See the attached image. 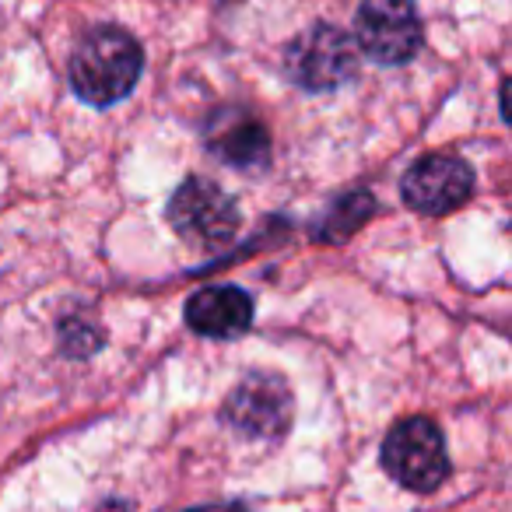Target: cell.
Here are the masks:
<instances>
[{
	"label": "cell",
	"mask_w": 512,
	"mask_h": 512,
	"mask_svg": "<svg viewBox=\"0 0 512 512\" xmlns=\"http://www.w3.org/2000/svg\"><path fill=\"white\" fill-rule=\"evenodd\" d=\"M186 323L204 337H239L253 323V299L235 285H207L186 302Z\"/></svg>",
	"instance_id": "9c48e42d"
},
{
	"label": "cell",
	"mask_w": 512,
	"mask_h": 512,
	"mask_svg": "<svg viewBox=\"0 0 512 512\" xmlns=\"http://www.w3.org/2000/svg\"><path fill=\"white\" fill-rule=\"evenodd\" d=\"M169 225L197 249H221L239 232V207L211 179L190 176L169 197Z\"/></svg>",
	"instance_id": "3957f363"
},
{
	"label": "cell",
	"mask_w": 512,
	"mask_h": 512,
	"mask_svg": "<svg viewBox=\"0 0 512 512\" xmlns=\"http://www.w3.org/2000/svg\"><path fill=\"white\" fill-rule=\"evenodd\" d=\"M383 467L397 484L411 491H435L449 477L446 439L428 418H404L383 442Z\"/></svg>",
	"instance_id": "277c9868"
},
{
	"label": "cell",
	"mask_w": 512,
	"mask_h": 512,
	"mask_svg": "<svg viewBox=\"0 0 512 512\" xmlns=\"http://www.w3.org/2000/svg\"><path fill=\"white\" fill-rule=\"evenodd\" d=\"M358 53L383 67H400L421 50V18L411 0H365L355 18Z\"/></svg>",
	"instance_id": "5b68a950"
},
{
	"label": "cell",
	"mask_w": 512,
	"mask_h": 512,
	"mask_svg": "<svg viewBox=\"0 0 512 512\" xmlns=\"http://www.w3.org/2000/svg\"><path fill=\"white\" fill-rule=\"evenodd\" d=\"M144 71V53L130 32L116 25L88 32L71 57V88L81 102L95 109L116 106L134 92Z\"/></svg>",
	"instance_id": "6da1fadb"
},
{
	"label": "cell",
	"mask_w": 512,
	"mask_h": 512,
	"mask_svg": "<svg viewBox=\"0 0 512 512\" xmlns=\"http://www.w3.org/2000/svg\"><path fill=\"white\" fill-rule=\"evenodd\" d=\"M474 193V169L460 155H425L404 172L400 197L418 214H449L463 207Z\"/></svg>",
	"instance_id": "52a82bcc"
},
{
	"label": "cell",
	"mask_w": 512,
	"mask_h": 512,
	"mask_svg": "<svg viewBox=\"0 0 512 512\" xmlns=\"http://www.w3.org/2000/svg\"><path fill=\"white\" fill-rule=\"evenodd\" d=\"M285 71L306 92H334L358 74V46L337 25H309L288 43Z\"/></svg>",
	"instance_id": "7a4b0ae2"
},
{
	"label": "cell",
	"mask_w": 512,
	"mask_h": 512,
	"mask_svg": "<svg viewBox=\"0 0 512 512\" xmlns=\"http://www.w3.org/2000/svg\"><path fill=\"white\" fill-rule=\"evenodd\" d=\"M221 421L246 439H278L292 425V390L281 376L253 372L228 393Z\"/></svg>",
	"instance_id": "8992f818"
},
{
	"label": "cell",
	"mask_w": 512,
	"mask_h": 512,
	"mask_svg": "<svg viewBox=\"0 0 512 512\" xmlns=\"http://www.w3.org/2000/svg\"><path fill=\"white\" fill-rule=\"evenodd\" d=\"M204 141L214 158L235 169H260L271 155V134L256 116L242 109H221L204 130Z\"/></svg>",
	"instance_id": "ba28073f"
},
{
	"label": "cell",
	"mask_w": 512,
	"mask_h": 512,
	"mask_svg": "<svg viewBox=\"0 0 512 512\" xmlns=\"http://www.w3.org/2000/svg\"><path fill=\"white\" fill-rule=\"evenodd\" d=\"M190 512H242V509H232V505H207V509H190Z\"/></svg>",
	"instance_id": "30bf717a"
}]
</instances>
